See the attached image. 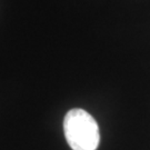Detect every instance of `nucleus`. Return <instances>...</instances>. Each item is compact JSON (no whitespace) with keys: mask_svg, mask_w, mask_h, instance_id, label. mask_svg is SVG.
Instances as JSON below:
<instances>
[{"mask_svg":"<svg viewBox=\"0 0 150 150\" xmlns=\"http://www.w3.org/2000/svg\"><path fill=\"white\" fill-rule=\"evenodd\" d=\"M64 137L72 150H97L100 142L98 123L80 108L69 110L64 120Z\"/></svg>","mask_w":150,"mask_h":150,"instance_id":"obj_1","label":"nucleus"}]
</instances>
